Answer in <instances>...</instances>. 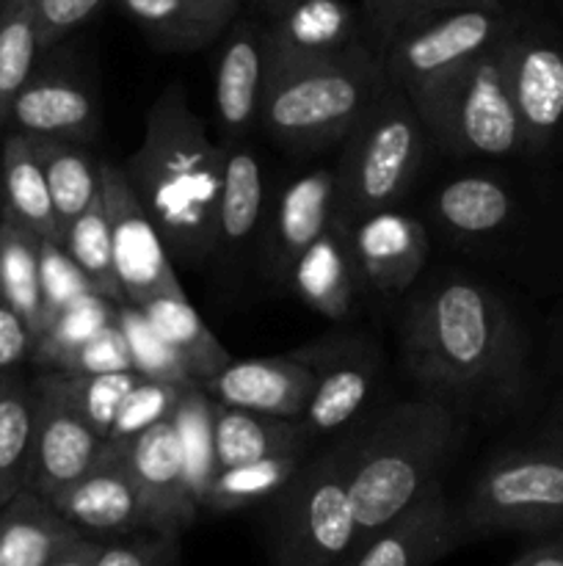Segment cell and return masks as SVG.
Masks as SVG:
<instances>
[{
  "instance_id": "cell-16",
  "label": "cell",
  "mask_w": 563,
  "mask_h": 566,
  "mask_svg": "<svg viewBox=\"0 0 563 566\" xmlns=\"http://www.w3.org/2000/svg\"><path fill=\"white\" fill-rule=\"evenodd\" d=\"M508 83L524 149H544L563 125V48L539 33H511Z\"/></svg>"
},
{
  "instance_id": "cell-36",
  "label": "cell",
  "mask_w": 563,
  "mask_h": 566,
  "mask_svg": "<svg viewBox=\"0 0 563 566\" xmlns=\"http://www.w3.org/2000/svg\"><path fill=\"white\" fill-rule=\"evenodd\" d=\"M42 55L33 0H0V133L6 130L11 99L31 77Z\"/></svg>"
},
{
  "instance_id": "cell-22",
  "label": "cell",
  "mask_w": 563,
  "mask_h": 566,
  "mask_svg": "<svg viewBox=\"0 0 563 566\" xmlns=\"http://www.w3.org/2000/svg\"><path fill=\"white\" fill-rule=\"evenodd\" d=\"M268 66L326 59L359 44V17L346 0H298L265 25Z\"/></svg>"
},
{
  "instance_id": "cell-17",
  "label": "cell",
  "mask_w": 563,
  "mask_h": 566,
  "mask_svg": "<svg viewBox=\"0 0 563 566\" xmlns=\"http://www.w3.org/2000/svg\"><path fill=\"white\" fill-rule=\"evenodd\" d=\"M265 83H268V42L265 25L232 22L221 42L213 75V111L224 142H243L259 125Z\"/></svg>"
},
{
  "instance_id": "cell-4",
  "label": "cell",
  "mask_w": 563,
  "mask_h": 566,
  "mask_svg": "<svg viewBox=\"0 0 563 566\" xmlns=\"http://www.w3.org/2000/svg\"><path fill=\"white\" fill-rule=\"evenodd\" d=\"M386 83L381 55L364 42L326 59L268 66L259 125L298 153L331 147L351 136Z\"/></svg>"
},
{
  "instance_id": "cell-5",
  "label": "cell",
  "mask_w": 563,
  "mask_h": 566,
  "mask_svg": "<svg viewBox=\"0 0 563 566\" xmlns=\"http://www.w3.org/2000/svg\"><path fill=\"white\" fill-rule=\"evenodd\" d=\"M425 127L406 94L386 83L346 138L337 160V216L357 221L397 208L423 164Z\"/></svg>"
},
{
  "instance_id": "cell-35",
  "label": "cell",
  "mask_w": 563,
  "mask_h": 566,
  "mask_svg": "<svg viewBox=\"0 0 563 566\" xmlns=\"http://www.w3.org/2000/svg\"><path fill=\"white\" fill-rule=\"evenodd\" d=\"M119 302L92 291L83 298L72 302L61 313H55L42 329V335L33 340L31 363L39 370H55L72 352L92 340L94 335L110 326L116 321Z\"/></svg>"
},
{
  "instance_id": "cell-37",
  "label": "cell",
  "mask_w": 563,
  "mask_h": 566,
  "mask_svg": "<svg viewBox=\"0 0 563 566\" xmlns=\"http://www.w3.org/2000/svg\"><path fill=\"white\" fill-rule=\"evenodd\" d=\"M171 423H174L177 442H180L188 486H191L193 497L199 503L213 475L219 473V464H215L213 398L208 396V390L199 381H191L182 390L180 403L171 415Z\"/></svg>"
},
{
  "instance_id": "cell-51",
  "label": "cell",
  "mask_w": 563,
  "mask_h": 566,
  "mask_svg": "<svg viewBox=\"0 0 563 566\" xmlns=\"http://www.w3.org/2000/svg\"><path fill=\"white\" fill-rule=\"evenodd\" d=\"M364 3H368V0H362V6H364Z\"/></svg>"
},
{
  "instance_id": "cell-12",
  "label": "cell",
  "mask_w": 563,
  "mask_h": 566,
  "mask_svg": "<svg viewBox=\"0 0 563 566\" xmlns=\"http://www.w3.org/2000/svg\"><path fill=\"white\" fill-rule=\"evenodd\" d=\"M31 385L33 451L28 490L50 501L103 462L105 440L42 376H36Z\"/></svg>"
},
{
  "instance_id": "cell-40",
  "label": "cell",
  "mask_w": 563,
  "mask_h": 566,
  "mask_svg": "<svg viewBox=\"0 0 563 566\" xmlns=\"http://www.w3.org/2000/svg\"><path fill=\"white\" fill-rule=\"evenodd\" d=\"M116 324H119L121 335L127 340L132 374H138L141 379L171 381V385H188V381H193L188 376L182 359L177 357L174 348L149 324L141 307H136L130 302H121L119 310H116Z\"/></svg>"
},
{
  "instance_id": "cell-44",
  "label": "cell",
  "mask_w": 563,
  "mask_h": 566,
  "mask_svg": "<svg viewBox=\"0 0 563 566\" xmlns=\"http://www.w3.org/2000/svg\"><path fill=\"white\" fill-rule=\"evenodd\" d=\"M180 562V534H144L119 536L103 542L94 566H177Z\"/></svg>"
},
{
  "instance_id": "cell-21",
  "label": "cell",
  "mask_w": 563,
  "mask_h": 566,
  "mask_svg": "<svg viewBox=\"0 0 563 566\" xmlns=\"http://www.w3.org/2000/svg\"><path fill=\"white\" fill-rule=\"evenodd\" d=\"M290 285L296 296L331 321H342L353 313L359 282L357 263H353L351 241H348V221L334 216L326 232H320L293 263Z\"/></svg>"
},
{
  "instance_id": "cell-43",
  "label": "cell",
  "mask_w": 563,
  "mask_h": 566,
  "mask_svg": "<svg viewBox=\"0 0 563 566\" xmlns=\"http://www.w3.org/2000/svg\"><path fill=\"white\" fill-rule=\"evenodd\" d=\"M39 265H42V304L44 326H47V321L53 318L55 313H61V310L70 307L72 302H77V298H83L86 293H92L94 287L88 285L86 274H83L81 265L72 260V254L66 252V247L61 241L42 238V243H39ZM39 335H42V332H39Z\"/></svg>"
},
{
  "instance_id": "cell-6",
  "label": "cell",
  "mask_w": 563,
  "mask_h": 566,
  "mask_svg": "<svg viewBox=\"0 0 563 566\" xmlns=\"http://www.w3.org/2000/svg\"><path fill=\"white\" fill-rule=\"evenodd\" d=\"M511 33L412 103L425 133L445 153L458 158H508L524 149L508 83Z\"/></svg>"
},
{
  "instance_id": "cell-48",
  "label": "cell",
  "mask_w": 563,
  "mask_h": 566,
  "mask_svg": "<svg viewBox=\"0 0 563 566\" xmlns=\"http://www.w3.org/2000/svg\"><path fill=\"white\" fill-rule=\"evenodd\" d=\"M99 551H103V542L81 536V539L70 542L47 566H94Z\"/></svg>"
},
{
  "instance_id": "cell-38",
  "label": "cell",
  "mask_w": 563,
  "mask_h": 566,
  "mask_svg": "<svg viewBox=\"0 0 563 566\" xmlns=\"http://www.w3.org/2000/svg\"><path fill=\"white\" fill-rule=\"evenodd\" d=\"M44 381L97 431L108 437L127 392L138 381L132 370H114V374H55V370H39Z\"/></svg>"
},
{
  "instance_id": "cell-30",
  "label": "cell",
  "mask_w": 563,
  "mask_h": 566,
  "mask_svg": "<svg viewBox=\"0 0 563 566\" xmlns=\"http://www.w3.org/2000/svg\"><path fill=\"white\" fill-rule=\"evenodd\" d=\"M434 219L461 238L495 235L513 219V193L497 177L467 175L434 193Z\"/></svg>"
},
{
  "instance_id": "cell-1",
  "label": "cell",
  "mask_w": 563,
  "mask_h": 566,
  "mask_svg": "<svg viewBox=\"0 0 563 566\" xmlns=\"http://www.w3.org/2000/svg\"><path fill=\"white\" fill-rule=\"evenodd\" d=\"M401 354L423 396L456 415L508 407L522 390V332L506 302L469 276L434 282L408 302Z\"/></svg>"
},
{
  "instance_id": "cell-47",
  "label": "cell",
  "mask_w": 563,
  "mask_h": 566,
  "mask_svg": "<svg viewBox=\"0 0 563 566\" xmlns=\"http://www.w3.org/2000/svg\"><path fill=\"white\" fill-rule=\"evenodd\" d=\"M33 335L22 315L17 313L14 304L0 287V376L17 374L22 365L31 363Z\"/></svg>"
},
{
  "instance_id": "cell-9",
  "label": "cell",
  "mask_w": 563,
  "mask_h": 566,
  "mask_svg": "<svg viewBox=\"0 0 563 566\" xmlns=\"http://www.w3.org/2000/svg\"><path fill=\"white\" fill-rule=\"evenodd\" d=\"M511 31L502 3L445 11L397 36L381 53V64L386 81L414 103Z\"/></svg>"
},
{
  "instance_id": "cell-25",
  "label": "cell",
  "mask_w": 563,
  "mask_h": 566,
  "mask_svg": "<svg viewBox=\"0 0 563 566\" xmlns=\"http://www.w3.org/2000/svg\"><path fill=\"white\" fill-rule=\"evenodd\" d=\"M219 210H215V254L237 258L254 241L265 210L263 160L243 142H221Z\"/></svg>"
},
{
  "instance_id": "cell-27",
  "label": "cell",
  "mask_w": 563,
  "mask_h": 566,
  "mask_svg": "<svg viewBox=\"0 0 563 566\" xmlns=\"http://www.w3.org/2000/svg\"><path fill=\"white\" fill-rule=\"evenodd\" d=\"M81 536L47 497L22 490L0 509V566H47Z\"/></svg>"
},
{
  "instance_id": "cell-32",
  "label": "cell",
  "mask_w": 563,
  "mask_h": 566,
  "mask_svg": "<svg viewBox=\"0 0 563 566\" xmlns=\"http://www.w3.org/2000/svg\"><path fill=\"white\" fill-rule=\"evenodd\" d=\"M301 464L304 451H290L219 470L204 490L199 509L213 514H230L252 509L257 503H270L290 484Z\"/></svg>"
},
{
  "instance_id": "cell-11",
  "label": "cell",
  "mask_w": 563,
  "mask_h": 566,
  "mask_svg": "<svg viewBox=\"0 0 563 566\" xmlns=\"http://www.w3.org/2000/svg\"><path fill=\"white\" fill-rule=\"evenodd\" d=\"M64 50V42H59L39 55L31 77L11 99L6 130L81 144L97 138L103 122L97 94Z\"/></svg>"
},
{
  "instance_id": "cell-26",
  "label": "cell",
  "mask_w": 563,
  "mask_h": 566,
  "mask_svg": "<svg viewBox=\"0 0 563 566\" xmlns=\"http://www.w3.org/2000/svg\"><path fill=\"white\" fill-rule=\"evenodd\" d=\"M0 216L28 227L39 238H50V241L64 238L42 164H39L31 138L25 133L3 130V142H0Z\"/></svg>"
},
{
  "instance_id": "cell-23",
  "label": "cell",
  "mask_w": 563,
  "mask_h": 566,
  "mask_svg": "<svg viewBox=\"0 0 563 566\" xmlns=\"http://www.w3.org/2000/svg\"><path fill=\"white\" fill-rule=\"evenodd\" d=\"M144 36L166 53L210 48L237 20L241 0H114Z\"/></svg>"
},
{
  "instance_id": "cell-42",
  "label": "cell",
  "mask_w": 563,
  "mask_h": 566,
  "mask_svg": "<svg viewBox=\"0 0 563 566\" xmlns=\"http://www.w3.org/2000/svg\"><path fill=\"white\" fill-rule=\"evenodd\" d=\"M191 385V381H188ZM188 385H171V381H155V379H141L132 385V390L127 392L125 403H121L119 415H116L114 426H110L108 437H105V448L108 451H121V448L130 446L138 434H144L152 426L163 423L174 415L177 403H180L182 390Z\"/></svg>"
},
{
  "instance_id": "cell-28",
  "label": "cell",
  "mask_w": 563,
  "mask_h": 566,
  "mask_svg": "<svg viewBox=\"0 0 563 566\" xmlns=\"http://www.w3.org/2000/svg\"><path fill=\"white\" fill-rule=\"evenodd\" d=\"M215 426V464L219 470L243 462L276 457V453L304 451L309 431L301 420L274 418V415L248 412L213 401Z\"/></svg>"
},
{
  "instance_id": "cell-15",
  "label": "cell",
  "mask_w": 563,
  "mask_h": 566,
  "mask_svg": "<svg viewBox=\"0 0 563 566\" xmlns=\"http://www.w3.org/2000/svg\"><path fill=\"white\" fill-rule=\"evenodd\" d=\"M50 503L88 539L108 542L155 531V520L130 470L108 448L97 468L50 497Z\"/></svg>"
},
{
  "instance_id": "cell-34",
  "label": "cell",
  "mask_w": 563,
  "mask_h": 566,
  "mask_svg": "<svg viewBox=\"0 0 563 566\" xmlns=\"http://www.w3.org/2000/svg\"><path fill=\"white\" fill-rule=\"evenodd\" d=\"M39 243L42 238L36 232L0 216V287L22 315L33 340L44 326Z\"/></svg>"
},
{
  "instance_id": "cell-7",
  "label": "cell",
  "mask_w": 563,
  "mask_h": 566,
  "mask_svg": "<svg viewBox=\"0 0 563 566\" xmlns=\"http://www.w3.org/2000/svg\"><path fill=\"white\" fill-rule=\"evenodd\" d=\"M453 509L458 542L563 531V448L502 453Z\"/></svg>"
},
{
  "instance_id": "cell-20",
  "label": "cell",
  "mask_w": 563,
  "mask_h": 566,
  "mask_svg": "<svg viewBox=\"0 0 563 566\" xmlns=\"http://www.w3.org/2000/svg\"><path fill=\"white\" fill-rule=\"evenodd\" d=\"M458 545L456 509L439 486L368 536L346 566H431Z\"/></svg>"
},
{
  "instance_id": "cell-31",
  "label": "cell",
  "mask_w": 563,
  "mask_h": 566,
  "mask_svg": "<svg viewBox=\"0 0 563 566\" xmlns=\"http://www.w3.org/2000/svg\"><path fill=\"white\" fill-rule=\"evenodd\" d=\"M33 144L50 197H53L55 216L61 230L86 213L99 197V160H94L92 144L66 142V138L28 136Z\"/></svg>"
},
{
  "instance_id": "cell-52",
  "label": "cell",
  "mask_w": 563,
  "mask_h": 566,
  "mask_svg": "<svg viewBox=\"0 0 563 566\" xmlns=\"http://www.w3.org/2000/svg\"><path fill=\"white\" fill-rule=\"evenodd\" d=\"M0 381H3V376H0Z\"/></svg>"
},
{
  "instance_id": "cell-39",
  "label": "cell",
  "mask_w": 563,
  "mask_h": 566,
  "mask_svg": "<svg viewBox=\"0 0 563 566\" xmlns=\"http://www.w3.org/2000/svg\"><path fill=\"white\" fill-rule=\"evenodd\" d=\"M61 243H64L66 252L72 254V260L81 265V271L86 274L88 285H92L94 291L114 298V302L119 304L125 302L119 276H116L114 243H110V227L103 208V199L97 197V202H94L86 213H81L72 224L64 227Z\"/></svg>"
},
{
  "instance_id": "cell-29",
  "label": "cell",
  "mask_w": 563,
  "mask_h": 566,
  "mask_svg": "<svg viewBox=\"0 0 563 566\" xmlns=\"http://www.w3.org/2000/svg\"><path fill=\"white\" fill-rule=\"evenodd\" d=\"M141 310L149 318V324L174 348L177 357L185 365L188 376L193 381H199V385L213 379L219 370H224L232 363L224 343L210 332V326L204 324L196 307L188 302L182 287L180 291H169L149 298L147 304H141Z\"/></svg>"
},
{
  "instance_id": "cell-49",
  "label": "cell",
  "mask_w": 563,
  "mask_h": 566,
  "mask_svg": "<svg viewBox=\"0 0 563 566\" xmlns=\"http://www.w3.org/2000/svg\"><path fill=\"white\" fill-rule=\"evenodd\" d=\"M508 566H563V536L530 547L528 553H522L517 562H511Z\"/></svg>"
},
{
  "instance_id": "cell-8",
  "label": "cell",
  "mask_w": 563,
  "mask_h": 566,
  "mask_svg": "<svg viewBox=\"0 0 563 566\" xmlns=\"http://www.w3.org/2000/svg\"><path fill=\"white\" fill-rule=\"evenodd\" d=\"M359 547V528L337 448L304 462L270 501L274 566H346Z\"/></svg>"
},
{
  "instance_id": "cell-33",
  "label": "cell",
  "mask_w": 563,
  "mask_h": 566,
  "mask_svg": "<svg viewBox=\"0 0 563 566\" xmlns=\"http://www.w3.org/2000/svg\"><path fill=\"white\" fill-rule=\"evenodd\" d=\"M33 451V385L17 374L0 381V509L28 490Z\"/></svg>"
},
{
  "instance_id": "cell-19",
  "label": "cell",
  "mask_w": 563,
  "mask_h": 566,
  "mask_svg": "<svg viewBox=\"0 0 563 566\" xmlns=\"http://www.w3.org/2000/svg\"><path fill=\"white\" fill-rule=\"evenodd\" d=\"M312 370L293 352L285 357L232 359L202 387L213 401L226 403V407L301 420L312 396Z\"/></svg>"
},
{
  "instance_id": "cell-50",
  "label": "cell",
  "mask_w": 563,
  "mask_h": 566,
  "mask_svg": "<svg viewBox=\"0 0 563 566\" xmlns=\"http://www.w3.org/2000/svg\"><path fill=\"white\" fill-rule=\"evenodd\" d=\"M248 3H252L259 14L268 17V20H276V17L285 14L290 6H296L298 0H248Z\"/></svg>"
},
{
  "instance_id": "cell-24",
  "label": "cell",
  "mask_w": 563,
  "mask_h": 566,
  "mask_svg": "<svg viewBox=\"0 0 563 566\" xmlns=\"http://www.w3.org/2000/svg\"><path fill=\"white\" fill-rule=\"evenodd\" d=\"M337 216V171L318 166L285 186L270 224V265L276 274L290 276L298 254L326 232Z\"/></svg>"
},
{
  "instance_id": "cell-2",
  "label": "cell",
  "mask_w": 563,
  "mask_h": 566,
  "mask_svg": "<svg viewBox=\"0 0 563 566\" xmlns=\"http://www.w3.org/2000/svg\"><path fill=\"white\" fill-rule=\"evenodd\" d=\"M121 169L171 258L188 265L213 258L224 149L210 142L180 81L149 105L141 144Z\"/></svg>"
},
{
  "instance_id": "cell-13",
  "label": "cell",
  "mask_w": 563,
  "mask_h": 566,
  "mask_svg": "<svg viewBox=\"0 0 563 566\" xmlns=\"http://www.w3.org/2000/svg\"><path fill=\"white\" fill-rule=\"evenodd\" d=\"M296 357H301L315 376L312 396L301 415L309 437L331 434L357 420L379 379L373 346L364 337H329L298 348Z\"/></svg>"
},
{
  "instance_id": "cell-46",
  "label": "cell",
  "mask_w": 563,
  "mask_h": 566,
  "mask_svg": "<svg viewBox=\"0 0 563 566\" xmlns=\"http://www.w3.org/2000/svg\"><path fill=\"white\" fill-rule=\"evenodd\" d=\"M108 0H33L39 20L42 53L53 44L66 42L81 25H86Z\"/></svg>"
},
{
  "instance_id": "cell-45",
  "label": "cell",
  "mask_w": 563,
  "mask_h": 566,
  "mask_svg": "<svg viewBox=\"0 0 563 566\" xmlns=\"http://www.w3.org/2000/svg\"><path fill=\"white\" fill-rule=\"evenodd\" d=\"M114 370H132L127 340L116 321L105 326L99 335H94L92 340L83 343L77 352H72L55 368V374H114Z\"/></svg>"
},
{
  "instance_id": "cell-41",
  "label": "cell",
  "mask_w": 563,
  "mask_h": 566,
  "mask_svg": "<svg viewBox=\"0 0 563 566\" xmlns=\"http://www.w3.org/2000/svg\"><path fill=\"white\" fill-rule=\"evenodd\" d=\"M500 0H368L362 6V28L375 53H384L397 36L412 28L469 6H495Z\"/></svg>"
},
{
  "instance_id": "cell-3",
  "label": "cell",
  "mask_w": 563,
  "mask_h": 566,
  "mask_svg": "<svg viewBox=\"0 0 563 566\" xmlns=\"http://www.w3.org/2000/svg\"><path fill=\"white\" fill-rule=\"evenodd\" d=\"M458 415L434 398L403 401L337 446L359 528V545L439 490L456 453Z\"/></svg>"
},
{
  "instance_id": "cell-18",
  "label": "cell",
  "mask_w": 563,
  "mask_h": 566,
  "mask_svg": "<svg viewBox=\"0 0 563 566\" xmlns=\"http://www.w3.org/2000/svg\"><path fill=\"white\" fill-rule=\"evenodd\" d=\"M114 453L127 464L132 481L141 490L155 520V531L182 536V531L196 523L202 509L188 486L185 464H182V451L171 418L147 429L130 446Z\"/></svg>"
},
{
  "instance_id": "cell-14",
  "label": "cell",
  "mask_w": 563,
  "mask_h": 566,
  "mask_svg": "<svg viewBox=\"0 0 563 566\" xmlns=\"http://www.w3.org/2000/svg\"><path fill=\"white\" fill-rule=\"evenodd\" d=\"M359 282L379 296H401L428 263L431 238L419 219L397 208L373 210L348 224Z\"/></svg>"
},
{
  "instance_id": "cell-10",
  "label": "cell",
  "mask_w": 563,
  "mask_h": 566,
  "mask_svg": "<svg viewBox=\"0 0 563 566\" xmlns=\"http://www.w3.org/2000/svg\"><path fill=\"white\" fill-rule=\"evenodd\" d=\"M99 199L110 227L114 265L125 302L147 304L160 293L180 291L171 252L163 235L132 193L121 166L99 160Z\"/></svg>"
}]
</instances>
